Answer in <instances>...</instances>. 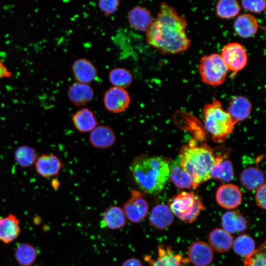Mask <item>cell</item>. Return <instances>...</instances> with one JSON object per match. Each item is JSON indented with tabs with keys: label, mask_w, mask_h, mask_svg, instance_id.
I'll return each instance as SVG.
<instances>
[{
	"label": "cell",
	"mask_w": 266,
	"mask_h": 266,
	"mask_svg": "<svg viewBox=\"0 0 266 266\" xmlns=\"http://www.w3.org/2000/svg\"><path fill=\"white\" fill-rule=\"evenodd\" d=\"M242 7L247 11L260 13L266 8V1L264 0H249L241 1Z\"/></svg>",
	"instance_id": "cell-35"
},
{
	"label": "cell",
	"mask_w": 266,
	"mask_h": 266,
	"mask_svg": "<svg viewBox=\"0 0 266 266\" xmlns=\"http://www.w3.org/2000/svg\"><path fill=\"white\" fill-rule=\"evenodd\" d=\"M126 224V217L123 208L116 205L110 206L102 214L100 221L101 227L111 230H119Z\"/></svg>",
	"instance_id": "cell-20"
},
{
	"label": "cell",
	"mask_w": 266,
	"mask_h": 266,
	"mask_svg": "<svg viewBox=\"0 0 266 266\" xmlns=\"http://www.w3.org/2000/svg\"><path fill=\"white\" fill-rule=\"evenodd\" d=\"M37 256L36 249L31 244L22 243L19 244L15 250V257L21 266H31Z\"/></svg>",
	"instance_id": "cell-29"
},
{
	"label": "cell",
	"mask_w": 266,
	"mask_h": 266,
	"mask_svg": "<svg viewBox=\"0 0 266 266\" xmlns=\"http://www.w3.org/2000/svg\"><path fill=\"white\" fill-rule=\"evenodd\" d=\"M234 252L240 256L246 257L255 250L254 239L246 234H242L237 237L232 245Z\"/></svg>",
	"instance_id": "cell-32"
},
{
	"label": "cell",
	"mask_w": 266,
	"mask_h": 266,
	"mask_svg": "<svg viewBox=\"0 0 266 266\" xmlns=\"http://www.w3.org/2000/svg\"><path fill=\"white\" fill-rule=\"evenodd\" d=\"M157 250L158 255L155 259L149 256L144 257L149 266H186L189 263L188 258L176 253L169 245L160 244Z\"/></svg>",
	"instance_id": "cell-9"
},
{
	"label": "cell",
	"mask_w": 266,
	"mask_h": 266,
	"mask_svg": "<svg viewBox=\"0 0 266 266\" xmlns=\"http://www.w3.org/2000/svg\"><path fill=\"white\" fill-rule=\"evenodd\" d=\"M12 75V73L7 69L5 66L0 60V78H9Z\"/></svg>",
	"instance_id": "cell-39"
},
{
	"label": "cell",
	"mask_w": 266,
	"mask_h": 266,
	"mask_svg": "<svg viewBox=\"0 0 266 266\" xmlns=\"http://www.w3.org/2000/svg\"><path fill=\"white\" fill-rule=\"evenodd\" d=\"M240 10V6L235 0H221L216 6V11L218 16L224 19H230L238 15Z\"/></svg>",
	"instance_id": "cell-33"
},
{
	"label": "cell",
	"mask_w": 266,
	"mask_h": 266,
	"mask_svg": "<svg viewBox=\"0 0 266 266\" xmlns=\"http://www.w3.org/2000/svg\"><path fill=\"white\" fill-rule=\"evenodd\" d=\"M222 225L229 233L244 232L248 228V222L245 218L236 211L226 212L222 217Z\"/></svg>",
	"instance_id": "cell-23"
},
{
	"label": "cell",
	"mask_w": 266,
	"mask_h": 266,
	"mask_svg": "<svg viewBox=\"0 0 266 266\" xmlns=\"http://www.w3.org/2000/svg\"><path fill=\"white\" fill-rule=\"evenodd\" d=\"M178 158L181 168L193 180V188L211 178L215 155L206 144L198 145L191 141L181 148Z\"/></svg>",
	"instance_id": "cell-3"
},
{
	"label": "cell",
	"mask_w": 266,
	"mask_h": 266,
	"mask_svg": "<svg viewBox=\"0 0 266 266\" xmlns=\"http://www.w3.org/2000/svg\"><path fill=\"white\" fill-rule=\"evenodd\" d=\"M149 221L154 228L164 230L172 224L173 214L168 206L159 204L153 208L149 216Z\"/></svg>",
	"instance_id": "cell-17"
},
{
	"label": "cell",
	"mask_w": 266,
	"mask_h": 266,
	"mask_svg": "<svg viewBox=\"0 0 266 266\" xmlns=\"http://www.w3.org/2000/svg\"><path fill=\"white\" fill-rule=\"evenodd\" d=\"M201 80L211 86H217L225 81L229 70L220 54L213 53L202 57L199 64Z\"/></svg>",
	"instance_id": "cell-6"
},
{
	"label": "cell",
	"mask_w": 266,
	"mask_h": 266,
	"mask_svg": "<svg viewBox=\"0 0 266 266\" xmlns=\"http://www.w3.org/2000/svg\"><path fill=\"white\" fill-rule=\"evenodd\" d=\"M258 23L256 19L248 13L239 15L236 19L234 29L236 34L243 38H249L257 32Z\"/></svg>",
	"instance_id": "cell-25"
},
{
	"label": "cell",
	"mask_w": 266,
	"mask_h": 266,
	"mask_svg": "<svg viewBox=\"0 0 266 266\" xmlns=\"http://www.w3.org/2000/svg\"><path fill=\"white\" fill-rule=\"evenodd\" d=\"M225 156H215V162L211 172V178L222 182H229L234 178V173L232 163Z\"/></svg>",
	"instance_id": "cell-24"
},
{
	"label": "cell",
	"mask_w": 266,
	"mask_h": 266,
	"mask_svg": "<svg viewBox=\"0 0 266 266\" xmlns=\"http://www.w3.org/2000/svg\"><path fill=\"white\" fill-rule=\"evenodd\" d=\"M122 266H143L141 262L135 258H131L125 260Z\"/></svg>",
	"instance_id": "cell-38"
},
{
	"label": "cell",
	"mask_w": 266,
	"mask_h": 266,
	"mask_svg": "<svg viewBox=\"0 0 266 266\" xmlns=\"http://www.w3.org/2000/svg\"><path fill=\"white\" fill-rule=\"evenodd\" d=\"M188 259L195 266H207L213 260V250L204 241L195 242L189 249Z\"/></svg>",
	"instance_id": "cell-14"
},
{
	"label": "cell",
	"mask_w": 266,
	"mask_h": 266,
	"mask_svg": "<svg viewBox=\"0 0 266 266\" xmlns=\"http://www.w3.org/2000/svg\"><path fill=\"white\" fill-rule=\"evenodd\" d=\"M36 172L41 177L49 178L58 175L62 167L60 159L53 154H42L34 164Z\"/></svg>",
	"instance_id": "cell-12"
},
{
	"label": "cell",
	"mask_w": 266,
	"mask_h": 266,
	"mask_svg": "<svg viewBox=\"0 0 266 266\" xmlns=\"http://www.w3.org/2000/svg\"><path fill=\"white\" fill-rule=\"evenodd\" d=\"M67 96L74 105L79 106L91 101L94 98V92L89 84L76 82L69 87Z\"/></svg>",
	"instance_id": "cell-18"
},
{
	"label": "cell",
	"mask_w": 266,
	"mask_h": 266,
	"mask_svg": "<svg viewBox=\"0 0 266 266\" xmlns=\"http://www.w3.org/2000/svg\"><path fill=\"white\" fill-rule=\"evenodd\" d=\"M186 29V18L163 2L156 19L146 32V39L149 45L163 54L179 53L190 46Z\"/></svg>",
	"instance_id": "cell-1"
},
{
	"label": "cell",
	"mask_w": 266,
	"mask_h": 266,
	"mask_svg": "<svg viewBox=\"0 0 266 266\" xmlns=\"http://www.w3.org/2000/svg\"><path fill=\"white\" fill-rule=\"evenodd\" d=\"M20 233L19 221L13 214L0 218V240L9 243L16 239Z\"/></svg>",
	"instance_id": "cell-22"
},
{
	"label": "cell",
	"mask_w": 266,
	"mask_h": 266,
	"mask_svg": "<svg viewBox=\"0 0 266 266\" xmlns=\"http://www.w3.org/2000/svg\"><path fill=\"white\" fill-rule=\"evenodd\" d=\"M221 57L228 68L233 74L246 66L248 56L244 47L238 42L226 45L222 50Z\"/></svg>",
	"instance_id": "cell-7"
},
{
	"label": "cell",
	"mask_w": 266,
	"mask_h": 266,
	"mask_svg": "<svg viewBox=\"0 0 266 266\" xmlns=\"http://www.w3.org/2000/svg\"><path fill=\"white\" fill-rule=\"evenodd\" d=\"M36 158V150L28 145L20 146L14 152V159L22 167L32 166L34 164Z\"/></svg>",
	"instance_id": "cell-30"
},
{
	"label": "cell",
	"mask_w": 266,
	"mask_h": 266,
	"mask_svg": "<svg viewBox=\"0 0 266 266\" xmlns=\"http://www.w3.org/2000/svg\"><path fill=\"white\" fill-rule=\"evenodd\" d=\"M266 184L265 183L257 189L255 195V200L257 205L264 209L266 208Z\"/></svg>",
	"instance_id": "cell-37"
},
{
	"label": "cell",
	"mask_w": 266,
	"mask_h": 266,
	"mask_svg": "<svg viewBox=\"0 0 266 266\" xmlns=\"http://www.w3.org/2000/svg\"><path fill=\"white\" fill-rule=\"evenodd\" d=\"M130 170L135 182L144 194H160L170 178L168 162L160 156L139 155L132 162Z\"/></svg>",
	"instance_id": "cell-2"
},
{
	"label": "cell",
	"mask_w": 266,
	"mask_h": 266,
	"mask_svg": "<svg viewBox=\"0 0 266 266\" xmlns=\"http://www.w3.org/2000/svg\"><path fill=\"white\" fill-rule=\"evenodd\" d=\"M168 207L173 215L188 224L196 220L204 209L200 197L192 191L178 193L172 198Z\"/></svg>",
	"instance_id": "cell-5"
},
{
	"label": "cell",
	"mask_w": 266,
	"mask_h": 266,
	"mask_svg": "<svg viewBox=\"0 0 266 266\" xmlns=\"http://www.w3.org/2000/svg\"><path fill=\"white\" fill-rule=\"evenodd\" d=\"M120 5L118 0H101L98 2V6L106 16H109L114 13Z\"/></svg>",
	"instance_id": "cell-36"
},
{
	"label": "cell",
	"mask_w": 266,
	"mask_h": 266,
	"mask_svg": "<svg viewBox=\"0 0 266 266\" xmlns=\"http://www.w3.org/2000/svg\"><path fill=\"white\" fill-rule=\"evenodd\" d=\"M203 112L204 127L213 140L217 143L224 142L236 123L223 108L219 100L205 104Z\"/></svg>",
	"instance_id": "cell-4"
},
{
	"label": "cell",
	"mask_w": 266,
	"mask_h": 266,
	"mask_svg": "<svg viewBox=\"0 0 266 266\" xmlns=\"http://www.w3.org/2000/svg\"><path fill=\"white\" fill-rule=\"evenodd\" d=\"M103 101L107 110L114 113H119L129 107L131 97L126 89L113 86L105 92Z\"/></svg>",
	"instance_id": "cell-10"
},
{
	"label": "cell",
	"mask_w": 266,
	"mask_h": 266,
	"mask_svg": "<svg viewBox=\"0 0 266 266\" xmlns=\"http://www.w3.org/2000/svg\"><path fill=\"white\" fill-rule=\"evenodd\" d=\"M114 130L107 125L97 126L90 132L89 140L91 145L99 149H106L112 147L116 142Z\"/></svg>",
	"instance_id": "cell-13"
},
{
	"label": "cell",
	"mask_w": 266,
	"mask_h": 266,
	"mask_svg": "<svg viewBox=\"0 0 266 266\" xmlns=\"http://www.w3.org/2000/svg\"><path fill=\"white\" fill-rule=\"evenodd\" d=\"M170 177L175 186L179 189L193 188L190 176L181 167L179 158L169 163Z\"/></svg>",
	"instance_id": "cell-27"
},
{
	"label": "cell",
	"mask_w": 266,
	"mask_h": 266,
	"mask_svg": "<svg viewBox=\"0 0 266 266\" xmlns=\"http://www.w3.org/2000/svg\"><path fill=\"white\" fill-rule=\"evenodd\" d=\"M240 180L244 188L250 191L257 190L265 184V176L263 171L256 167L244 169L241 174Z\"/></svg>",
	"instance_id": "cell-28"
},
{
	"label": "cell",
	"mask_w": 266,
	"mask_h": 266,
	"mask_svg": "<svg viewBox=\"0 0 266 266\" xmlns=\"http://www.w3.org/2000/svg\"><path fill=\"white\" fill-rule=\"evenodd\" d=\"M72 122L75 129L80 133L91 132L98 125L93 111L85 107L74 113L72 117Z\"/></svg>",
	"instance_id": "cell-21"
},
{
	"label": "cell",
	"mask_w": 266,
	"mask_h": 266,
	"mask_svg": "<svg viewBox=\"0 0 266 266\" xmlns=\"http://www.w3.org/2000/svg\"><path fill=\"white\" fill-rule=\"evenodd\" d=\"M208 240L212 249L219 253L228 251L232 247L233 242L231 234L224 229L219 228L210 232Z\"/></svg>",
	"instance_id": "cell-26"
},
{
	"label": "cell",
	"mask_w": 266,
	"mask_h": 266,
	"mask_svg": "<svg viewBox=\"0 0 266 266\" xmlns=\"http://www.w3.org/2000/svg\"><path fill=\"white\" fill-rule=\"evenodd\" d=\"M215 199L217 203L226 209H234L242 202V196L238 186L233 184H226L217 189Z\"/></svg>",
	"instance_id": "cell-11"
},
{
	"label": "cell",
	"mask_w": 266,
	"mask_h": 266,
	"mask_svg": "<svg viewBox=\"0 0 266 266\" xmlns=\"http://www.w3.org/2000/svg\"><path fill=\"white\" fill-rule=\"evenodd\" d=\"M72 72L76 82L83 84H90L97 76L95 66L85 58H80L73 62Z\"/></svg>",
	"instance_id": "cell-15"
},
{
	"label": "cell",
	"mask_w": 266,
	"mask_h": 266,
	"mask_svg": "<svg viewBox=\"0 0 266 266\" xmlns=\"http://www.w3.org/2000/svg\"><path fill=\"white\" fill-rule=\"evenodd\" d=\"M123 209L126 218L133 223L141 222L147 215L149 205L144 197V193L132 190L129 199L125 202Z\"/></svg>",
	"instance_id": "cell-8"
},
{
	"label": "cell",
	"mask_w": 266,
	"mask_h": 266,
	"mask_svg": "<svg viewBox=\"0 0 266 266\" xmlns=\"http://www.w3.org/2000/svg\"><path fill=\"white\" fill-rule=\"evenodd\" d=\"M251 110V101L245 97L238 96L231 100L227 111L237 123L246 119L250 115Z\"/></svg>",
	"instance_id": "cell-19"
},
{
	"label": "cell",
	"mask_w": 266,
	"mask_h": 266,
	"mask_svg": "<svg viewBox=\"0 0 266 266\" xmlns=\"http://www.w3.org/2000/svg\"><path fill=\"white\" fill-rule=\"evenodd\" d=\"M128 22L134 29L146 32L152 24L153 19L150 11L142 6H136L128 13Z\"/></svg>",
	"instance_id": "cell-16"
},
{
	"label": "cell",
	"mask_w": 266,
	"mask_h": 266,
	"mask_svg": "<svg viewBox=\"0 0 266 266\" xmlns=\"http://www.w3.org/2000/svg\"><path fill=\"white\" fill-rule=\"evenodd\" d=\"M109 80L114 87L125 89L132 83L133 76L125 68L115 67L109 73Z\"/></svg>",
	"instance_id": "cell-31"
},
{
	"label": "cell",
	"mask_w": 266,
	"mask_h": 266,
	"mask_svg": "<svg viewBox=\"0 0 266 266\" xmlns=\"http://www.w3.org/2000/svg\"><path fill=\"white\" fill-rule=\"evenodd\" d=\"M244 266H266V242L262 243L259 247L251 254L245 257Z\"/></svg>",
	"instance_id": "cell-34"
}]
</instances>
